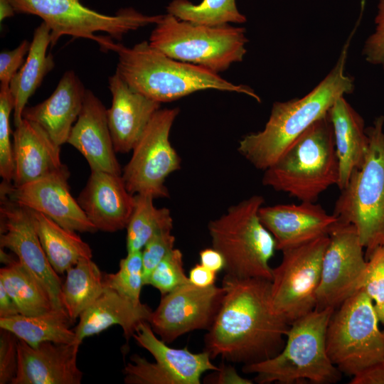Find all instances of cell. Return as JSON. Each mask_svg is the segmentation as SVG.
<instances>
[{
  "label": "cell",
  "instance_id": "cell-1",
  "mask_svg": "<svg viewBox=\"0 0 384 384\" xmlns=\"http://www.w3.org/2000/svg\"><path fill=\"white\" fill-rule=\"evenodd\" d=\"M224 295L205 336V349L212 359L244 366L262 362L284 348L290 324L273 310L271 281L238 278L222 280Z\"/></svg>",
  "mask_w": 384,
  "mask_h": 384
},
{
  "label": "cell",
  "instance_id": "cell-2",
  "mask_svg": "<svg viewBox=\"0 0 384 384\" xmlns=\"http://www.w3.org/2000/svg\"><path fill=\"white\" fill-rule=\"evenodd\" d=\"M353 31L336 65L311 91L302 98L274 102L264 129L240 140L238 151L255 168L265 171L274 164L304 131L328 113L339 97L353 92V78L344 70Z\"/></svg>",
  "mask_w": 384,
  "mask_h": 384
},
{
  "label": "cell",
  "instance_id": "cell-3",
  "mask_svg": "<svg viewBox=\"0 0 384 384\" xmlns=\"http://www.w3.org/2000/svg\"><path fill=\"white\" fill-rule=\"evenodd\" d=\"M118 55L116 71L135 90L160 103L172 102L196 92L217 90L260 97L249 86L236 85L203 67L171 58L142 41L129 48L113 43Z\"/></svg>",
  "mask_w": 384,
  "mask_h": 384
},
{
  "label": "cell",
  "instance_id": "cell-4",
  "mask_svg": "<svg viewBox=\"0 0 384 384\" xmlns=\"http://www.w3.org/2000/svg\"><path fill=\"white\" fill-rule=\"evenodd\" d=\"M262 183L304 202H315L339 178L333 126L327 113L264 171Z\"/></svg>",
  "mask_w": 384,
  "mask_h": 384
},
{
  "label": "cell",
  "instance_id": "cell-5",
  "mask_svg": "<svg viewBox=\"0 0 384 384\" xmlns=\"http://www.w3.org/2000/svg\"><path fill=\"white\" fill-rule=\"evenodd\" d=\"M335 309L316 310L290 324L282 350L262 362L243 366L245 373H255L259 384L335 383L341 372L331 361L326 345V329Z\"/></svg>",
  "mask_w": 384,
  "mask_h": 384
},
{
  "label": "cell",
  "instance_id": "cell-6",
  "mask_svg": "<svg viewBox=\"0 0 384 384\" xmlns=\"http://www.w3.org/2000/svg\"><path fill=\"white\" fill-rule=\"evenodd\" d=\"M384 117L366 129L368 148L364 163L355 169L341 190L333 214L355 226L368 260L384 245Z\"/></svg>",
  "mask_w": 384,
  "mask_h": 384
},
{
  "label": "cell",
  "instance_id": "cell-7",
  "mask_svg": "<svg viewBox=\"0 0 384 384\" xmlns=\"http://www.w3.org/2000/svg\"><path fill=\"white\" fill-rule=\"evenodd\" d=\"M263 203L262 196H252L208 223L212 247L225 259V274L272 280L273 268L269 262L276 244L259 218Z\"/></svg>",
  "mask_w": 384,
  "mask_h": 384
},
{
  "label": "cell",
  "instance_id": "cell-8",
  "mask_svg": "<svg viewBox=\"0 0 384 384\" xmlns=\"http://www.w3.org/2000/svg\"><path fill=\"white\" fill-rule=\"evenodd\" d=\"M151 31V47L175 60L219 73L242 61L248 39L245 28L230 23L208 26L166 14Z\"/></svg>",
  "mask_w": 384,
  "mask_h": 384
},
{
  "label": "cell",
  "instance_id": "cell-9",
  "mask_svg": "<svg viewBox=\"0 0 384 384\" xmlns=\"http://www.w3.org/2000/svg\"><path fill=\"white\" fill-rule=\"evenodd\" d=\"M16 13L39 16L50 30V46L64 35L95 41L110 50L111 38L122 39L130 31L156 24L163 15L149 16L133 8L106 15L85 6L80 0H11Z\"/></svg>",
  "mask_w": 384,
  "mask_h": 384
},
{
  "label": "cell",
  "instance_id": "cell-10",
  "mask_svg": "<svg viewBox=\"0 0 384 384\" xmlns=\"http://www.w3.org/2000/svg\"><path fill=\"white\" fill-rule=\"evenodd\" d=\"M373 300L360 289L333 311L326 329V351L344 374L352 375L384 360V334Z\"/></svg>",
  "mask_w": 384,
  "mask_h": 384
},
{
  "label": "cell",
  "instance_id": "cell-11",
  "mask_svg": "<svg viewBox=\"0 0 384 384\" xmlns=\"http://www.w3.org/2000/svg\"><path fill=\"white\" fill-rule=\"evenodd\" d=\"M329 241L327 235L284 250L280 264L273 268L272 306L289 324L316 308L322 261Z\"/></svg>",
  "mask_w": 384,
  "mask_h": 384
},
{
  "label": "cell",
  "instance_id": "cell-12",
  "mask_svg": "<svg viewBox=\"0 0 384 384\" xmlns=\"http://www.w3.org/2000/svg\"><path fill=\"white\" fill-rule=\"evenodd\" d=\"M178 113L177 107L157 110L133 148L131 159L122 171L132 194H149L154 198L169 196L166 179L181 169V159L169 139Z\"/></svg>",
  "mask_w": 384,
  "mask_h": 384
},
{
  "label": "cell",
  "instance_id": "cell-13",
  "mask_svg": "<svg viewBox=\"0 0 384 384\" xmlns=\"http://www.w3.org/2000/svg\"><path fill=\"white\" fill-rule=\"evenodd\" d=\"M149 351L155 362L134 354L123 369L127 384H200L208 370H217L209 353H193L187 348H175L158 338L148 321L142 322L133 337Z\"/></svg>",
  "mask_w": 384,
  "mask_h": 384
},
{
  "label": "cell",
  "instance_id": "cell-14",
  "mask_svg": "<svg viewBox=\"0 0 384 384\" xmlns=\"http://www.w3.org/2000/svg\"><path fill=\"white\" fill-rule=\"evenodd\" d=\"M315 309H336L361 289L368 261L355 226L337 220L329 233Z\"/></svg>",
  "mask_w": 384,
  "mask_h": 384
},
{
  "label": "cell",
  "instance_id": "cell-15",
  "mask_svg": "<svg viewBox=\"0 0 384 384\" xmlns=\"http://www.w3.org/2000/svg\"><path fill=\"white\" fill-rule=\"evenodd\" d=\"M0 247L11 250L48 293L53 308L64 310L62 282L41 245L33 210L0 191Z\"/></svg>",
  "mask_w": 384,
  "mask_h": 384
},
{
  "label": "cell",
  "instance_id": "cell-16",
  "mask_svg": "<svg viewBox=\"0 0 384 384\" xmlns=\"http://www.w3.org/2000/svg\"><path fill=\"white\" fill-rule=\"evenodd\" d=\"M224 289L215 284L199 287L191 282L161 297L148 320L154 332L166 343L195 330H208L218 311Z\"/></svg>",
  "mask_w": 384,
  "mask_h": 384
},
{
  "label": "cell",
  "instance_id": "cell-17",
  "mask_svg": "<svg viewBox=\"0 0 384 384\" xmlns=\"http://www.w3.org/2000/svg\"><path fill=\"white\" fill-rule=\"evenodd\" d=\"M70 174H57L21 185L1 182L0 191L15 202L41 213L60 226L75 232L97 231L70 192Z\"/></svg>",
  "mask_w": 384,
  "mask_h": 384
},
{
  "label": "cell",
  "instance_id": "cell-18",
  "mask_svg": "<svg viewBox=\"0 0 384 384\" xmlns=\"http://www.w3.org/2000/svg\"><path fill=\"white\" fill-rule=\"evenodd\" d=\"M81 343L43 342L32 347L18 341V368L11 384H80L83 373L78 366Z\"/></svg>",
  "mask_w": 384,
  "mask_h": 384
},
{
  "label": "cell",
  "instance_id": "cell-19",
  "mask_svg": "<svg viewBox=\"0 0 384 384\" xmlns=\"http://www.w3.org/2000/svg\"><path fill=\"white\" fill-rule=\"evenodd\" d=\"M77 201L97 230L114 233L127 228L135 198L122 175L94 170Z\"/></svg>",
  "mask_w": 384,
  "mask_h": 384
},
{
  "label": "cell",
  "instance_id": "cell-20",
  "mask_svg": "<svg viewBox=\"0 0 384 384\" xmlns=\"http://www.w3.org/2000/svg\"><path fill=\"white\" fill-rule=\"evenodd\" d=\"M258 215L272 235L276 250L280 251L329 235L338 220L334 214H328L314 202L262 206Z\"/></svg>",
  "mask_w": 384,
  "mask_h": 384
},
{
  "label": "cell",
  "instance_id": "cell-21",
  "mask_svg": "<svg viewBox=\"0 0 384 384\" xmlns=\"http://www.w3.org/2000/svg\"><path fill=\"white\" fill-rule=\"evenodd\" d=\"M108 125L116 153L132 151L161 103L130 87L116 71L109 78Z\"/></svg>",
  "mask_w": 384,
  "mask_h": 384
},
{
  "label": "cell",
  "instance_id": "cell-22",
  "mask_svg": "<svg viewBox=\"0 0 384 384\" xmlns=\"http://www.w3.org/2000/svg\"><path fill=\"white\" fill-rule=\"evenodd\" d=\"M67 143L84 156L91 171L122 175L108 125L107 109L90 90H86L82 110Z\"/></svg>",
  "mask_w": 384,
  "mask_h": 384
},
{
  "label": "cell",
  "instance_id": "cell-23",
  "mask_svg": "<svg viewBox=\"0 0 384 384\" xmlns=\"http://www.w3.org/2000/svg\"><path fill=\"white\" fill-rule=\"evenodd\" d=\"M13 184L21 186L57 174H70L60 159V146L38 124L23 118L13 133Z\"/></svg>",
  "mask_w": 384,
  "mask_h": 384
},
{
  "label": "cell",
  "instance_id": "cell-24",
  "mask_svg": "<svg viewBox=\"0 0 384 384\" xmlns=\"http://www.w3.org/2000/svg\"><path fill=\"white\" fill-rule=\"evenodd\" d=\"M86 90L73 70L64 73L49 97L26 107L23 118L41 126L59 146L67 143L82 107Z\"/></svg>",
  "mask_w": 384,
  "mask_h": 384
},
{
  "label": "cell",
  "instance_id": "cell-25",
  "mask_svg": "<svg viewBox=\"0 0 384 384\" xmlns=\"http://www.w3.org/2000/svg\"><path fill=\"white\" fill-rule=\"evenodd\" d=\"M152 312L146 304L135 303L117 291L107 287L102 294L80 316L74 330L76 341L100 334L114 325L119 326L129 342L139 325L148 321Z\"/></svg>",
  "mask_w": 384,
  "mask_h": 384
},
{
  "label": "cell",
  "instance_id": "cell-26",
  "mask_svg": "<svg viewBox=\"0 0 384 384\" xmlns=\"http://www.w3.org/2000/svg\"><path fill=\"white\" fill-rule=\"evenodd\" d=\"M328 114L333 126L338 160L337 186L341 191L347 186L352 172L362 167L368 148V137L363 117L344 96L335 102Z\"/></svg>",
  "mask_w": 384,
  "mask_h": 384
},
{
  "label": "cell",
  "instance_id": "cell-27",
  "mask_svg": "<svg viewBox=\"0 0 384 384\" xmlns=\"http://www.w3.org/2000/svg\"><path fill=\"white\" fill-rule=\"evenodd\" d=\"M50 43V30L42 22L34 31L24 63L10 82L9 87L14 102L15 127L21 122L23 112L29 98L40 87L46 75L55 67L53 55L48 53Z\"/></svg>",
  "mask_w": 384,
  "mask_h": 384
},
{
  "label": "cell",
  "instance_id": "cell-28",
  "mask_svg": "<svg viewBox=\"0 0 384 384\" xmlns=\"http://www.w3.org/2000/svg\"><path fill=\"white\" fill-rule=\"evenodd\" d=\"M33 216L43 249L57 274H64L81 259L92 258L91 247L75 231L60 226L41 213L33 210Z\"/></svg>",
  "mask_w": 384,
  "mask_h": 384
},
{
  "label": "cell",
  "instance_id": "cell-29",
  "mask_svg": "<svg viewBox=\"0 0 384 384\" xmlns=\"http://www.w3.org/2000/svg\"><path fill=\"white\" fill-rule=\"evenodd\" d=\"M73 323L65 311L55 309L39 315L19 314L0 318L1 329L12 332L32 347L48 341L58 343L78 342L75 331L70 328Z\"/></svg>",
  "mask_w": 384,
  "mask_h": 384
},
{
  "label": "cell",
  "instance_id": "cell-30",
  "mask_svg": "<svg viewBox=\"0 0 384 384\" xmlns=\"http://www.w3.org/2000/svg\"><path fill=\"white\" fill-rule=\"evenodd\" d=\"M107 288L105 274L92 260L81 259L66 271L61 287V302L73 322L89 307Z\"/></svg>",
  "mask_w": 384,
  "mask_h": 384
},
{
  "label": "cell",
  "instance_id": "cell-31",
  "mask_svg": "<svg viewBox=\"0 0 384 384\" xmlns=\"http://www.w3.org/2000/svg\"><path fill=\"white\" fill-rule=\"evenodd\" d=\"M0 283L20 314L35 316L54 309L46 291L18 259L0 269Z\"/></svg>",
  "mask_w": 384,
  "mask_h": 384
},
{
  "label": "cell",
  "instance_id": "cell-32",
  "mask_svg": "<svg viewBox=\"0 0 384 384\" xmlns=\"http://www.w3.org/2000/svg\"><path fill=\"white\" fill-rule=\"evenodd\" d=\"M134 210L126 228L127 252L142 250L156 233L173 228L169 208L155 207L154 198L149 194H134Z\"/></svg>",
  "mask_w": 384,
  "mask_h": 384
},
{
  "label": "cell",
  "instance_id": "cell-33",
  "mask_svg": "<svg viewBox=\"0 0 384 384\" xmlns=\"http://www.w3.org/2000/svg\"><path fill=\"white\" fill-rule=\"evenodd\" d=\"M166 11L178 19L208 26L240 24L247 21L238 11L235 0H203L198 4L188 0H173Z\"/></svg>",
  "mask_w": 384,
  "mask_h": 384
},
{
  "label": "cell",
  "instance_id": "cell-34",
  "mask_svg": "<svg viewBox=\"0 0 384 384\" xmlns=\"http://www.w3.org/2000/svg\"><path fill=\"white\" fill-rule=\"evenodd\" d=\"M106 287L112 289L135 303H141L144 284L142 252H127L119 262V270L105 274Z\"/></svg>",
  "mask_w": 384,
  "mask_h": 384
},
{
  "label": "cell",
  "instance_id": "cell-35",
  "mask_svg": "<svg viewBox=\"0 0 384 384\" xmlns=\"http://www.w3.org/2000/svg\"><path fill=\"white\" fill-rule=\"evenodd\" d=\"M14 108L9 84H0V176L11 183L14 176L13 145L11 142L10 115Z\"/></svg>",
  "mask_w": 384,
  "mask_h": 384
},
{
  "label": "cell",
  "instance_id": "cell-36",
  "mask_svg": "<svg viewBox=\"0 0 384 384\" xmlns=\"http://www.w3.org/2000/svg\"><path fill=\"white\" fill-rule=\"evenodd\" d=\"M188 282L183 270V254L179 249L174 248L152 270L145 285L154 287L163 296Z\"/></svg>",
  "mask_w": 384,
  "mask_h": 384
},
{
  "label": "cell",
  "instance_id": "cell-37",
  "mask_svg": "<svg viewBox=\"0 0 384 384\" xmlns=\"http://www.w3.org/2000/svg\"><path fill=\"white\" fill-rule=\"evenodd\" d=\"M367 261L361 289L375 302L377 312L384 305V245L378 247Z\"/></svg>",
  "mask_w": 384,
  "mask_h": 384
},
{
  "label": "cell",
  "instance_id": "cell-38",
  "mask_svg": "<svg viewBox=\"0 0 384 384\" xmlns=\"http://www.w3.org/2000/svg\"><path fill=\"white\" fill-rule=\"evenodd\" d=\"M171 230L156 233L142 249L144 284L155 267L171 252L175 245Z\"/></svg>",
  "mask_w": 384,
  "mask_h": 384
},
{
  "label": "cell",
  "instance_id": "cell-39",
  "mask_svg": "<svg viewBox=\"0 0 384 384\" xmlns=\"http://www.w3.org/2000/svg\"><path fill=\"white\" fill-rule=\"evenodd\" d=\"M18 338L12 332L0 330V384H11L18 368Z\"/></svg>",
  "mask_w": 384,
  "mask_h": 384
},
{
  "label": "cell",
  "instance_id": "cell-40",
  "mask_svg": "<svg viewBox=\"0 0 384 384\" xmlns=\"http://www.w3.org/2000/svg\"><path fill=\"white\" fill-rule=\"evenodd\" d=\"M378 9L375 28L365 42L363 55L366 61L380 65L384 70V0H380Z\"/></svg>",
  "mask_w": 384,
  "mask_h": 384
},
{
  "label": "cell",
  "instance_id": "cell-41",
  "mask_svg": "<svg viewBox=\"0 0 384 384\" xmlns=\"http://www.w3.org/2000/svg\"><path fill=\"white\" fill-rule=\"evenodd\" d=\"M31 43L23 40L16 48L0 53V81L9 84L25 62Z\"/></svg>",
  "mask_w": 384,
  "mask_h": 384
},
{
  "label": "cell",
  "instance_id": "cell-42",
  "mask_svg": "<svg viewBox=\"0 0 384 384\" xmlns=\"http://www.w3.org/2000/svg\"><path fill=\"white\" fill-rule=\"evenodd\" d=\"M350 384H384V360L354 375Z\"/></svg>",
  "mask_w": 384,
  "mask_h": 384
},
{
  "label": "cell",
  "instance_id": "cell-43",
  "mask_svg": "<svg viewBox=\"0 0 384 384\" xmlns=\"http://www.w3.org/2000/svg\"><path fill=\"white\" fill-rule=\"evenodd\" d=\"M207 383H239V384H252L253 382L250 380L240 376L235 369L232 366H223L215 370L213 375L207 378Z\"/></svg>",
  "mask_w": 384,
  "mask_h": 384
},
{
  "label": "cell",
  "instance_id": "cell-44",
  "mask_svg": "<svg viewBox=\"0 0 384 384\" xmlns=\"http://www.w3.org/2000/svg\"><path fill=\"white\" fill-rule=\"evenodd\" d=\"M216 274L201 264H196L191 269L188 277L191 284L199 287H208L215 284Z\"/></svg>",
  "mask_w": 384,
  "mask_h": 384
},
{
  "label": "cell",
  "instance_id": "cell-45",
  "mask_svg": "<svg viewBox=\"0 0 384 384\" xmlns=\"http://www.w3.org/2000/svg\"><path fill=\"white\" fill-rule=\"evenodd\" d=\"M200 264L218 273L225 269V262L222 254L213 248H206L199 253Z\"/></svg>",
  "mask_w": 384,
  "mask_h": 384
},
{
  "label": "cell",
  "instance_id": "cell-46",
  "mask_svg": "<svg viewBox=\"0 0 384 384\" xmlns=\"http://www.w3.org/2000/svg\"><path fill=\"white\" fill-rule=\"evenodd\" d=\"M19 314V311L2 284L0 283V318Z\"/></svg>",
  "mask_w": 384,
  "mask_h": 384
},
{
  "label": "cell",
  "instance_id": "cell-47",
  "mask_svg": "<svg viewBox=\"0 0 384 384\" xmlns=\"http://www.w3.org/2000/svg\"><path fill=\"white\" fill-rule=\"evenodd\" d=\"M16 13L11 0H0V21L11 17Z\"/></svg>",
  "mask_w": 384,
  "mask_h": 384
},
{
  "label": "cell",
  "instance_id": "cell-48",
  "mask_svg": "<svg viewBox=\"0 0 384 384\" xmlns=\"http://www.w3.org/2000/svg\"><path fill=\"white\" fill-rule=\"evenodd\" d=\"M376 313L378 316L379 321H380L381 323L384 325V305Z\"/></svg>",
  "mask_w": 384,
  "mask_h": 384
},
{
  "label": "cell",
  "instance_id": "cell-49",
  "mask_svg": "<svg viewBox=\"0 0 384 384\" xmlns=\"http://www.w3.org/2000/svg\"><path fill=\"white\" fill-rule=\"evenodd\" d=\"M383 334H384V330L383 331Z\"/></svg>",
  "mask_w": 384,
  "mask_h": 384
}]
</instances>
